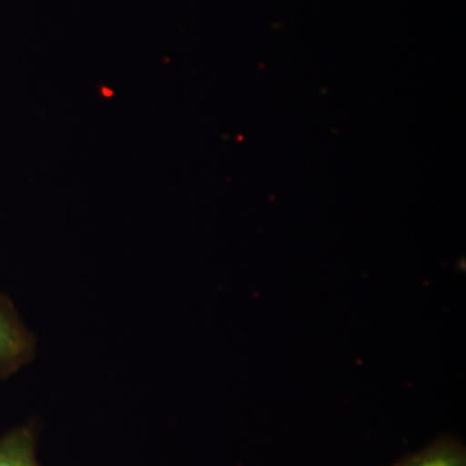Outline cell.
Instances as JSON below:
<instances>
[{"mask_svg":"<svg viewBox=\"0 0 466 466\" xmlns=\"http://www.w3.org/2000/svg\"><path fill=\"white\" fill-rule=\"evenodd\" d=\"M33 352L32 333L18 318L11 300L0 294V380L16 373Z\"/></svg>","mask_w":466,"mask_h":466,"instance_id":"6da1fadb","label":"cell"},{"mask_svg":"<svg viewBox=\"0 0 466 466\" xmlns=\"http://www.w3.org/2000/svg\"><path fill=\"white\" fill-rule=\"evenodd\" d=\"M0 466H39L33 428L20 426L0 437Z\"/></svg>","mask_w":466,"mask_h":466,"instance_id":"7a4b0ae2","label":"cell"},{"mask_svg":"<svg viewBox=\"0 0 466 466\" xmlns=\"http://www.w3.org/2000/svg\"><path fill=\"white\" fill-rule=\"evenodd\" d=\"M392 466H466V452L459 441L444 438Z\"/></svg>","mask_w":466,"mask_h":466,"instance_id":"3957f363","label":"cell"}]
</instances>
